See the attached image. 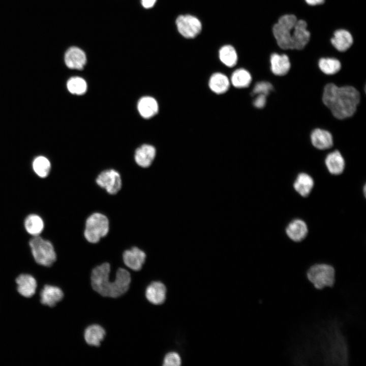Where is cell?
<instances>
[{
	"instance_id": "cell-14",
	"label": "cell",
	"mask_w": 366,
	"mask_h": 366,
	"mask_svg": "<svg viewBox=\"0 0 366 366\" xmlns=\"http://www.w3.org/2000/svg\"><path fill=\"white\" fill-rule=\"evenodd\" d=\"M156 155L155 148L150 144H144L135 151L134 159L136 164L142 168L149 167Z\"/></svg>"
},
{
	"instance_id": "cell-17",
	"label": "cell",
	"mask_w": 366,
	"mask_h": 366,
	"mask_svg": "<svg viewBox=\"0 0 366 366\" xmlns=\"http://www.w3.org/2000/svg\"><path fill=\"white\" fill-rule=\"evenodd\" d=\"M140 115L144 118L154 116L159 111V105L156 100L150 96L143 97L140 99L137 104Z\"/></svg>"
},
{
	"instance_id": "cell-24",
	"label": "cell",
	"mask_w": 366,
	"mask_h": 366,
	"mask_svg": "<svg viewBox=\"0 0 366 366\" xmlns=\"http://www.w3.org/2000/svg\"><path fill=\"white\" fill-rule=\"evenodd\" d=\"M332 45L340 51L347 50L352 44L353 38L350 33L345 29H339L334 33L331 39Z\"/></svg>"
},
{
	"instance_id": "cell-12",
	"label": "cell",
	"mask_w": 366,
	"mask_h": 366,
	"mask_svg": "<svg viewBox=\"0 0 366 366\" xmlns=\"http://www.w3.org/2000/svg\"><path fill=\"white\" fill-rule=\"evenodd\" d=\"M17 291L23 297L29 298L36 293L37 288L36 279L28 273L20 274L15 280Z\"/></svg>"
},
{
	"instance_id": "cell-26",
	"label": "cell",
	"mask_w": 366,
	"mask_h": 366,
	"mask_svg": "<svg viewBox=\"0 0 366 366\" xmlns=\"http://www.w3.org/2000/svg\"><path fill=\"white\" fill-rule=\"evenodd\" d=\"M252 81L250 73L244 69H238L232 73L231 83L235 87L245 88L249 86Z\"/></svg>"
},
{
	"instance_id": "cell-5",
	"label": "cell",
	"mask_w": 366,
	"mask_h": 366,
	"mask_svg": "<svg viewBox=\"0 0 366 366\" xmlns=\"http://www.w3.org/2000/svg\"><path fill=\"white\" fill-rule=\"evenodd\" d=\"M109 230L108 218L102 213L94 212L86 220L84 236L88 242L96 243L108 234Z\"/></svg>"
},
{
	"instance_id": "cell-6",
	"label": "cell",
	"mask_w": 366,
	"mask_h": 366,
	"mask_svg": "<svg viewBox=\"0 0 366 366\" xmlns=\"http://www.w3.org/2000/svg\"><path fill=\"white\" fill-rule=\"evenodd\" d=\"M297 20L295 15L287 14L281 17L273 25V34L280 48L292 49V30Z\"/></svg>"
},
{
	"instance_id": "cell-1",
	"label": "cell",
	"mask_w": 366,
	"mask_h": 366,
	"mask_svg": "<svg viewBox=\"0 0 366 366\" xmlns=\"http://www.w3.org/2000/svg\"><path fill=\"white\" fill-rule=\"evenodd\" d=\"M322 101L335 117L342 119L354 114L360 101V94L353 86L339 87L328 83L324 88Z\"/></svg>"
},
{
	"instance_id": "cell-13",
	"label": "cell",
	"mask_w": 366,
	"mask_h": 366,
	"mask_svg": "<svg viewBox=\"0 0 366 366\" xmlns=\"http://www.w3.org/2000/svg\"><path fill=\"white\" fill-rule=\"evenodd\" d=\"M64 60L69 68L81 70L86 64V57L82 50L77 47H71L66 51Z\"/></svg>"
},
{
	"instance_id": "cell-21",
	"label": "cell",
	"mask_w": 366,
	"mask_h": 366,
	"mask_svg": "<svg viewBox=\"0 0 366 366\" xmlns=\"http://www.w3.org/2000/svg\"><path fill=\"white\" fill-rule=\"evenodd\" d=\"M106 334L105 329L100 325L93 324L88 326L84 332L86 343L91 346H99Z\"/></svg>"
},
{
	"instance_id": "cell-23",
	"label": "cell",
	"mask_w": 366,
	"mask_h": 366,
	"mask_svg": "<svg viewBox=\"0 0 366 366\" xmlns=\"http://www.w3.org/2000/svg\"><path fill=\"white\" fill-rule=\"evenodd\" d=\"M314 180L306 173H299L293 184L295 191L303 197L308 196L314 187Z\"/></svg>"
},
{
	"instance_id": "cell-34",
	"label": "cell",
	"mask_w": 366,
	"mask_h": 366,
	"mask_svg": "<svg viewBox=\"0 0 366 366\" xmlns=\"http://www.w3.org/2000/svg\"><path fill=\"white\" fill-rule=\"evenodd\" d=\"M143 7L145 8H150L152 7L157 0H141Z\"/></svg>"
},
{
	"instance_id": "cell-9",
	"label": "cell",
	"mask_w": 366,
	"mask_h": 366,
	"mask_svg": "<svg viewBox=\"0 0 366 366\" xmlns=\"http://www.w3.org/2000/svg\"><path fill=\"white\" fill-rule=\"evenodd\" d=\"M307 24L302 20H297L292 30V49L301 50L308 43L310 33L307 30Z\"/></svg>"
},
{
	"instance_id": "cell-8",
	"label": "cell",
	"mask_w": 366,
	"mask_h": 366,
	"mask_svg": "<svg viewBox=\"0 0 366 366\" xmlns=\"http://www.w3.org/2000/svg\"><path fill=\"white\" fill-rule=\"evenodd\" d=\"M176 25L179 33L186 38H195L202 29L200 20L196 17L188 14L178 16Z\"/></svg>"
},
{
	"instance_id": "cell-28",
	"label": "cell",
	"mask_w": 366,
	"mask_h": 366,
	"mask_svg": "<svg viewBox=\"0 0 366 366\" xmlns=\"http://www.w3.org/2000/svg\"><path fill=\"white\" fill-rule=\"evenodd\" d=\"M67 87L71 94L81 95L86 92L87 85L86 81L83 78L75 76L70 78L68 80Z\"/></svg>"
},
{
	"instance_id": "cell-11",
	"label": "cell",
	"mask_w": 366,
	"mask_h": 366,
	"mask_svg": "<svg viewBox=\"0 0 366 366\" xmlns=\"http://www.w3.org/2000/svg\"><path fill=\"white\" fill-rule=\"evenodd\" d=\"M123 258L126 266L133 270L139 271L145 261L146 254L139 248L134 247L124 252Z\"/></svg>"
},
{
	"instance_id": "cell-25",
	"label": "cell",
	"mask_w": 366,
	"mask_h": 366,
	"mask_svg": "<svg viewBox=\"0 0 366 366\" xmlns=\"http://www.w3.org/2000/svg\"><path fill=\"white\" fill-rule=\"evenodd\" d=\"M24 227L26 231L34 236L39 235L42 232L44 225L43 220L40 216L32 214L26 218L24 221Z\"/></svg>"
},
{
	"instance_id": "cell-20",
	"label": "cell",
	"mask_w": 366,
	"mask_h": 366,
	"mask_svg": "<svg viewBox=\"0 0 366 366\" xmlns=\"http://www.w3.org/2000/svg\"><path fill=\"white\" fill-rule=\"evenodd\" d=\"M325 162L328 170L332 174L339 175L344 170V159L337 150L329 153L326 156Z\"/></svg>"
},
{
	"instance_id": "cell-29",
	"label": "cell",
	"mask_w": 366,
	"mask_h": 366,
	"mask_svg": "<svg viewBox=\"0 0 366 366\" xmlns=\"http://www.w3.org/2000/svg\"><path fill=\"white\" fill-rule=\"evenodd\" d=\"M320 69L325 74L332 75L338 72L341 68L339 60L332 58H321L318 63Z\"/></svg>"
},
{
	"instance_id": "cell-22",
	"label": "cell",
	"mask_w": 366,
	"mask_h": 366,
	"mask_svg": "<svg viewBox=\"0 0 366 366\" xmlns=\"http://www.w3.org/2000/svg\"><path fill=\"white\" fill-rule=\"evenodd\" d=\"M208 86L214 93L222 94L228 90L230 86V81L225 74L221 73H215L210 77Z\"/></svg>"
},
{
	"instance_id": "cell-32",
	"label": "cell",
	"mask_w": 366,
	"mask_h": 366,
	"mask_svg": "<svg viewBox=\"0 0 366 366\" xmlns=\"http://www.w3.org/2000/svg\"><path fill=\"white\" fill-rule=\"evenodd\" d=\"M163 362L164 366H178L181 364V359L178 354L171 352L165 355Z\"/></svg>"
},
{
	"instance_id": "cell-2",
	"label": "cell",
	"mask_w": 366,
	"mask_h": 366,
	"mask_svg": "<svg viewBox=\"0 0 366 366\" xmlns=\"http://www.w3.org/2000/svg\"><path fill=\"white\" fill-rule=\"evenodd\" d=\"M110 265L104 263L95 267L91 273V285L93 289L101 295L117 297L125 293L131 283L130 272L120 268L116 272L114 281L109 280Z\"/></svg>"
},
{
	"instance_id": "cell-35",
	"label": "cell",
	"mask_w": 366,
	"mask_h": 366,
	"mask_svg": "<svg viewBox=\"0 0 366 366\" xmlns=\"http://www.w3.org/2000/svg\"><path fill=\"white\" fill-rule=\"evenodd\" d=\"M306 3L312 6L320 5L324 3L325 0H305Z\"/></svg>"
},
{
	"instance_id": "cell-31",
	"label": "cell",
	"mask_w": 366,
	"mask_h": 366,
	"mask_svg": "<svg viewBox=\"0 0 366 366\" xmlns=\"http://www.w3.org/2000/svg\"><path fill=\"white\" fill-rule=\"evenodd\" d=\"M273 89V86L270 83L267 81H260L255 85L252 91V95L261 94L267 96Z\"/></svg>"
},
{
	"instance_id": "cell-30",
	"label": "cell",
	"mask_w": 366,
	"mask_h": 366,
	"mask_svg": "<svg viewBox=\"0 0 366 366\" xmlns=\"http://www.w3.org/2000/svg\"><path fill=\"white\" fill-rule=\"evenodd\" d=\"M35 172L40 177H46L49 173L51 164L46 157L39 156L35 159L33 163Z\"/></svg>"
},
{
	"instance_id": "cell-7",
	"label": "cell",
	"mask_w": 366,
	"mask_h": 366,
	"mask_svg": "<svg viewBox=\"0 0 366 366\" xmlns=\"http://www.w3.org/2000/svg\"><path fill=\"white\" fill-rule=\"evenodd\" d=\"M96 181L99 187L110 195L117 194L122 187L120 175L114 169L103 171L98 175Z\"/></svg>"
},
{
	"instance_id": "cell-18",
	"label": "cell",
	"mask_w": 366,
	"mask_h": 366,
	"mask_svg": "<svg viewBox=\"0 0 366 366\" xmlns=\"http://www.w3.org/2000/svg\"><path fill=\"white\" fill-rule=\"evenodd\" d=\"M312 144L319 149L329 148L333 145V138L331 134L327 131L316 129L311 135Z\"/></svg>"
},
{
	"instance_id": "cell-19",
	"label": "cell",
	"mask_w": 366,
	"mask_h": 366,
	"mask_svg": "<svg viewBox=\"0 0 366 366\" xmlns=\"http://www.w3.org/2000/svg\"><path fill=\"white\" fill-rule=\"evenodd\" d=\"M270 62L271 70L276 75H285L290 70L289 59L285 54L273 53L270 56Z\"/></svg>"
},
{
	"instance_id": "cell-16",
	"label": "cell",
	"mask_w": 366,
	"mask_h": 366,
	"mask_svg": "<svg viewBox=\"0 0 366 366\" xmlns=\"http://www.w3.org/2000/svg\"><path fill=\"white\" fill-rule=\"evenodd\" d=\"M308 231L306 223L300 219H295L292 221L286 229V232L288 236L295 242L302 240L306 237Z\"/></svg>"
},
{
	"instance_id": "cell-36",
	"label": "cell",
	"mask_w": 366,
	"mask_h": 366,
	"mask_svg": "<svg viewBox=\"0 0 366 366\" xmlns=\"http://www.w3.org/2000/svg\"></svg>"
},
{
	"instance_id": "cell-33",
	"label": "cell",
	"mask_w": 366,
	"mask_h": 366,
	"mask_svg": "<svg viewBox=\"0 0 366 366\" xmlns=\"http://www.w3.org/2000/svg\"><path fill=\"white\" fill-rule=\"evenodd\" d=\"M266 96L264 95H257V97L253 102V105L257 108H262L264 107L266 104Z\"/></svg>"
},
{
	"instance_id": "cell-15",
	"label": "cell",
	"mask_w": 366,
	"mask_h": 366,
	"mask_svg": "<svg viewBox=\"0 0 366 366\" xmlns=\"http://www.w3.org/2000/svg\"><path fill=\"white\" fill-rule=\"evenodd\" d=\"M145 296L150 303L156 305L161 304L165 300L166 288L160 282H153L146 288Z\"/></svg>"
},
{
	"instance_id": "cell-10",
	"label": "cell",
	"mask_w": 366,
	"mask_h": 366,
	"mask_svg": "<svg viewBox=\"0 0 366 366\" xmlns=\"http://www.w3.org/2000/svg\"><path fill=\"white\" fill-rule=\"evenodd\" d=\"M40 302L50 308L55 307L64 298V292L58 287L51 285H45L41 289Z\"/></svg>"
},
{
	"instance_id": "cell-4",
	"label": "cell",
	"mask_w": 366,
	"mask_h": 366,
	"mask_svg": "<svg viewBox=\"0 0 366 366\" xmlns=\"http://www.w3.org/2000/svg\"><path fill=\"white\" fill-rule=\"evenodd\" d=\"M35 262L45 267H50L56 260V254L50 241L39 235L34 236L29 242Z\"/></svg>"
},
{
	"instance_id": "cell-27",
	"label": "cell",
	"mask_w": 366,
	"mask_h": 366,
	"mask_svg": "<svg viewBox=\"0 0 366 366\" xmlns=\"http://www.w3.org/2000/svg\"><path fill=\"white\" fill-rule=\"evenodd\" d=\"M219 58L223 64L229 67L235 66L237 62V54L234 48L229 45H224L219 50Z\"/></svg>"
},
{
	"instance_id": "cell-3",
	"label": "cell",
	"mask_w": 366,
	"mask_h": 366,
	"mask_svg": "<svg viewBox=\"0 0 366 366\" xmlns=\"http://www.w3.org/2000/svg\"><path fill=\"white\" fill-rule=\"evenodd\" d=\"M306 277L317 290L332 287L335 282V269L332 265L328 263H315L307 269Z\"/></svg>"
}]
</instances>
